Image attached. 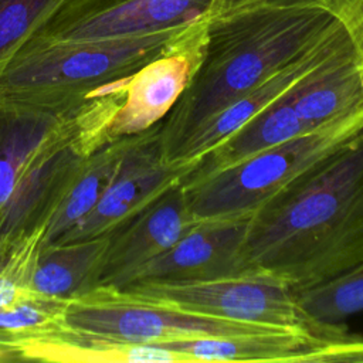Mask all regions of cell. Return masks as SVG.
<instances>
[{
	"instance_id": "obj_1",
	"label": "cell",
	"mask_w": 363,
	"mask_h": 363,
	"mask_svg": "<svg viewBox=\"0 0 363 363\" xmlns=\"http://www.w3.org/2000/svg\"><path fill=\"white\" fill-rule=\"evenodd\" d=\"M342 21L328 0H265L207 20L200 62L160 122L164 159L216 112L288 67Z\"/></svg>"
},
{
	"instance_id": "obj_2",
	"label": "cell",
	"mask_w": 363,
	"mask_h": 363,
	"mask_svg": "<svg viewBox=\"0 0 363 363\" xmlns=\"http://www.w3.org/2000/svg\"><path fill=\"white\" fill-rule=\"evenodd\" d=\"M126 78L60 104L0 99V250L45 227L95 150L82 126L122 101Z\"/></svg>"
},
{
	"instance_id": "obj_3",
	"label": "cell",
	"mask_w": 363,
	"mask_h": 363,
	"mask_svg": "<svg viewBox=\"0 0 363 363\" xmlns=\"http://www.w3.org/2000/svg\"><path fill=\"white\" fill-rule=\"evenodd\" d=\"M363 199V130L258 208L245 254L252 272L288 277Z\"/></svg>"
},
{
	"instance_id": "obj_4",
	"label": "cell",
	"mask_w": 363,
	"mask_h": 363,
	"mask_svg": "<svg viewBox=\"0 0 363 363\" xmlns=\"http://www.w3.org/2000/svg\"><path fill=\"white\" fill-rule=\"evenodd\" d=\"M187 27L112 40L65 41L33 35L0 74V99L60 104L85 98L132 75L169 48Z\"/></svg>"
},
{
	"instance_id": "obj_5",
	"label": "cell",
	"mask_w": 363,
	"mask_h": 363,
	"mask_svg": "<svg viewBox=\"0 0 363 363\" xmlns=\"http://www.w3.org/2000/svg\"><path fill=\"white\" fill-rule=\"evenodd\" d=\"M363 130V105L231 167L183 183L196 221L252 216Z\"/></svg>"
},
{
	"instance_id": "obj_6",
	"label": "cell",
	"mask_w": 363,
	"mask_h": 363,
	"mask_svg": "<svg viewBox=\"0 0 363 363\" xmlns=\"http://www.w3.org/2000/svg\"><path fill=\"white\" fill-rule=\"evenodd\" d=\"M62 326L86 336L126 343H164L278 329L179 309L128 288L98 285L69 299Z\"/></svg>"
},
{
	"instance_id": "obj_7",
	"label": "cell",
	"mask_w": 363,
	"mask_h": 363,
	"mask_svg": "<svg viewBox=\"0 0 363 363\" xmlns=\"http://www.w3.org/2000/svg\"><path fill=\"white\" fill-rule=\"evenodd\" d=\"M123 288L183 311L218 319L302 330L326 342L346 337V326H322L299 306L281 278L264 272L193 282H133Z\"/></svg>"
},
{
	"instance_id": "obj_8",
	"label": "cell",
	"mask_w": 363,
	"mask_h": 363,
	"mask_svg": "<svg viewBox=\"0 0 363 363\" xmlns=\"http://www.w3.org/2000/svg\"><path fill=\"white\" fill-rule=\"evenodd\" d=\"M216 0H67L34 34L48 40L149 35L210 18Z\"/></svg>"
},
{
	"instance_id": "obj_9",
	"label": "cell",
	"mask_w": 363,
	"mask_h": 363,
	"mask_svg": "<svg viewBox=\"0 0 363 363\" xmlns=\"http://www.w3.org/2000/svg\"><path fill=\"white\" fill-rule=\"evenodd\" d=\"M159 132L160 123L129 136L116 172L102 197L60 242L111 235L183 177L186 166L164 159Z\"/></svg>"
},
{
	"instance_id": "obj_10",
	"label": "cell",
	"mask_w": 363,
	"mask_h": 363,
	"mask_svg": "<svg viewBox=\"0 0 363 363\" xmlns=\"http://www.w3.org/2000/svg\"><path fill=\"white\" fill-rule=\"evenodd\" d=\"M207 20L189 26L162 54L128 77L108 139L139 135L159 125L187 88L203 55Z\"/></svg>"
},
{
	"instance_id": "obj_11",
	"label": "cell",
	"mask_w": 363,
	"mask_h": 363,
	"mask_svg": "<svg viewBox=\"0 0 363 363\" xmlns=\"http://www.w3.org/2000/svg\"><path fill=\"white\" fill-rule=\"evenodd\" d=\"M250 221L251 216L197 221L129 284L208 281L252 272L245 254Z\"/></svg>"
},
{
	"instance_id": "obj_12",
	"label": "cell",
	"mask_w": 363,
	"mask_h": 363,
	"mask_svg": "<svg viewBox=\"0 0 363 363\" xmlns=\"http://www.w3.org/2000/svg\"><path fill=\"white\" fill-rule=\"evenodd\" d=\"M354 48L352 37L340 24L305 55L216 112L184 142L172 163L187 167L312 74Z\"/></svg>"
},
{
	"instance_id": "obj_13",
	"label": "cell",
	"mask_w": 363,
	"mask_h": 363,
	"mask_svg": "<svg viewBox=\"0 0 363 363\" xmlns=\"http://www.w3.org/2000/svg\"><path fill=\"white\" fill-rule=\"evenodd\" d=\"M196 223L179 180L109 235L98 285L126 286L140 268L167 251Z\"/></svg>"
},
{
	"instance_id": "obj_14",
	"label": "cell",
	"mask_w": 363,
	"mask_h": 363,
	"mask_svg": "<svg viewBox=\"0 0 363 363\" xmlns=\"http://www.w3.org/2000/svg\"><path fill=\"white\" fill-rule=\"evenodd\" d=\"M329 342L302 330L278 328L262 332L200 336L162 345L193 362H282L303 363L305 357Z\"/></svg>"
},
{
	"instance_id": "obj_15",
	"label": "cell",
	"mask_w": 363,
	"mask_h": 363,
	"mask_svg": "<svg viewBox=\"0 0 363 363\" xmlns=\"http://www.w3.org/2000/svg\"><path fill=\"white\" fill-rule=\"evenodd\" d=\"M289 94L291 91L189 164L180 182L186 184L200 180L312 130L296 115Z\"/></svg>"
},
{
	"instance_id": "obj_16",
	"label": "cell",
	"mask_w": 363,
	"mask_h": 363,
	"mask_svg": "<svg viewBox=\"0 0 363 363\" xmlns=\"http://www.w3.org/2000/svg\"><path fill=\"white\" fill-rule=\"evenodd\" d=\"M291 104L311 128L336 121L363 105V67L356 48L295 86Z\"/></svg>"
},
{
	"instance_id": "obj_17",
	"label": "cell",
	"mask_w": 363,
	"mask_h": 363,
	"mask_svg": "<svg viewBox=\"0 0 363 363\" xmlns=\"http://www.w3.org/2000/svg\"><path fill=\"white\" fill-rule=\"evenodd\" d=\"M108 241L109 235L43 245L30 291L69 301L98 286Z\"/></svg>"
},
{
	"instance_id": "obj_18",
	"label": "cell",
	"mask_w": 363,
	"mask_h": 363,
	"mask_svg": "<svg viewBox=\"0 0 363 363\" xmlns=\"http://www.w3.org/2000/svg\"><path fill=\"white\" fill-rule=\"evenodd\" d=\"M129 136L106 142L85 160L50 217L43 245L60 242L96 206L112 180Z\"/></svg>"
},
{
	"instance_id": "obj_19",
	"label": "cell",
	"mask_w": 363,
	"mask_h": 363,
	"mask_svg": "<svg viewBox=\"0 0 363 363\" xmlns=\"http://www.w3.org/2000/svg\"><path fill=\"white\" fill-rule=\"evenodd\" d=\"M363 262V199L286 279L294 292L335 278Z\"/></svg>"
},
{
	"instance_id": "obj_20",
	"label": "cell",
	"mask_w": 363,
	"mask_h": 363,
	"mask_svg": "<svg viewBox=\"0 0 363 363\" xmlns=\"http://www.w3.org/2000/svg\"><path fill=\"white\" fill-rule=\"evenodd\" d=\"M302 311L322 326H343L363 312V262L328 281L295 292Z\"/></svg>"
},
{
	"instance_id": "obj_21",
	"label": "cell",
	"mask_w": 363,
	"mask_h": 363,
	"mask_svg": "<svg viewBox=\"0 0 363 363\" xmlns=\"http://www.w3.org/2000/svg\"><path fill=\"white\" fill-rule=\"evenodd\" d=\"M67 0H0V74Z\"/></svg>"
},
{
	"instance_id": "obj_22",
	"label": "cell",
	"mask_w": 363,
	"mask_h": 363,
	"mask_svg": "<svg viewBox=\"0 0 363 363\" xmlns=\"http://www.w3.org/2000/svg\"><path fill=\"white\" fill-rule=\"evenodd\" d=\"M67 302L27 291L0 309V335L14 339L57 329L62 326Z\"/></svg>"
},
{
	"instance_id": "obj_23",
	"label": "cell",
	"mask_w": 363,
	"mask_h": 363,
	"mask_svg": "<svg viewBox=\"0 0 363 363\" xmlns=\"http://www.w3.org/2000/svg\"><path fill=\"white\" fill-rule=\"evenodd\" d=\"M45 227H40L0 250V309L30 291L33 269L43 247Z\"/></svg>"
},
{
	"instance_id": "obj_24",
	"label": "cell",
	"mask_w": 363,
	"mask_h": 363,
	"mask_svg": "<svg viewBox=\"0 0 363 363\" xmlns=\"http://www.w3.org/2000/svg\"><path fill=\"white\" fill-rule=\"evenodd\" d=\"M303 363H363V337L347 335L308 354Z\"/></svg>"
},
{
	"instance_id": "obj_25",
	"label": "cell",
	"mask_w": 363,
	"mask_h": 363,
	"mask_svg": "<svg viewBox=\"0 0 363 363\" xmlns=\"http://www.w3.org/2000/svg\"><path fill=\"white\" fill-rule=\"evenodd\" d=\"M333 13L342 21L357 51L363 67V0H328Z\"/></svg>"
},
{
	"instance_id": "obj_26",
	"label": "cell",
	"mask_w": 363,
	"mask_h": 363,
	"mask_svg": "<svg viewBox=\"0 0 363 363\" xmlns=\"http://www.w3.org/2000/svg\"><path fill=\"white\" fill-rule=\"evenodd\" d=\"M261 1H265V0H216V6H214L211 17L228 14V13L258 4Z\"/></svg>"
},
{
	"instance_id": "obj_27",
	"label": "cell",
	"mask_w": 363,
	"mask_h": 363,
	"mask_svg": "<svg viewBox=\"0 0 363 363\" xmlns=\"http://www.w3.org/2000/svg\"><path fill=\"white\" fill-rule=\"evenodd\" d=\"M18 360L16 350L11 347L9 337L0 335V362H14Z\"/></svg>"
}]
</instances>
